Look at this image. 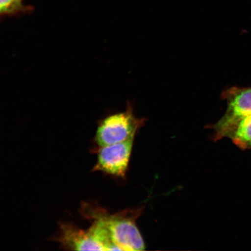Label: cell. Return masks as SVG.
<instances>
[{"label": "cell", "mask_w": 251, "mask_h": 251, "mask_svg": "<svg viewBox=\"0 0 251 251\" xmlns=\"http://www.w3.org/2000/svg\"><path fill=\"white\" fill-rule=\"evenodd\" d=\"M146 122L145 118L136 117L133 106L128 102L125 111L108 115L100 122L96 134V143L101 147L134 139Z\"/></svg>", "instance_id": "cell-2"}, {"label": "cell", "mask_w": 251, "mask_h": 251, "mask_svg": "<svg viewBox=\"0 0 251 251\" xmlns=\"http://www.w3.org/2000/svg\"><path fill=\"white\" fill-rule=\"evenodd\" d=\"M134 139L101 147L94 171H101L118 177L126 175L132 151Z\"/></svg>", "instance_id": "cell-5"}, {"label": "cell", "mask_w": 251, "mask_h": 251, "mask_svg": "<svg viewBox=\"0 0 251 251\" xmlns=\"http://www.w3.org/2000/svg\"><path fill=\"white\" fill-rule=\"evenodd\" d=\"M59 241L63 246L75 250L119 251L106 228L95 221L87 230L68 225L62 226Z\"/></svg>", "instance_id": "cell-3"}, {"label": "cell", "mask_w": 251, "mask_h": 251, "mask_svg": "<svg viewBox=\"0 0 251 251\" xmlns=\"http://www.w3.org/2000/svg\"><path fill=\"white\" fill-rule=\"evenodd\" d=\"M222 97L226 101L225 114L210 126L214 131V140L224 139L226 131L238 119L251 115V87H233L226 90Z\"/></svg>", "instance_id": "cell-4"}, {"label": "cell", "mask_w": 251, "mask_h": 251, "mask_svg": "<svg viewBox=\"0 0 251 251\" xmlns=\"http://www.w3.org/2000/svg\"><path fill=\"white\" fill-rule=\"evenodd\" d=\"M142 209H126L111 214L101 208H90L88 215L93 221L101 222L107 229L111 239L120 251H143L145 243L136 221Z\"/></svg>", "instance_id": "cell-1"}, {"label": "cell", "mask_w": 251, "mask_h": 251, "mask_svg": "<svg viewBox=\"0 0 251 251\" xmlns=\"http://www.w3.org/2000/svg\"><path fill=\"white\" fill-rule=\"evenodd\" d=\"M228 138L241 149H251V115L241 118L229 127L224 138Z\"/></svg>", "instance_id": "cell-6"}, {"label": "cell", "mask_w": 251, "mask_h": 251, "mask_svg": "<svg viewBox=\"0 0 251 251\" xmlns=\"http://www.w3.org/2000/svg\"><path fill=\"white\" fill-rule=\"evenodd\" d=\"M23 0H0V15L23 10Z\"/></svg>", "instance_id": "cell-7"}]
</instances>
